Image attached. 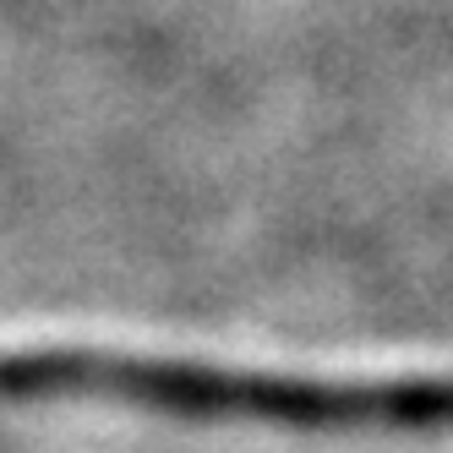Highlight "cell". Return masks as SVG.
Listing matches in <instances>:
<instances>
[{"label": "cell", "instance_id": "1", "mask_svg": "<svg viewBox=\"0 0 453 453\" xmlns=\"http://www.w3.org/2000/svg\"><path fill=\"white\" fill-rule=\"evenodd\" d=\"M0 404H99L301 437H453V372H289L82 339L6 344Z\"/></svg>", "mask_w": 453, "mask_h": 453}]
</instances>
